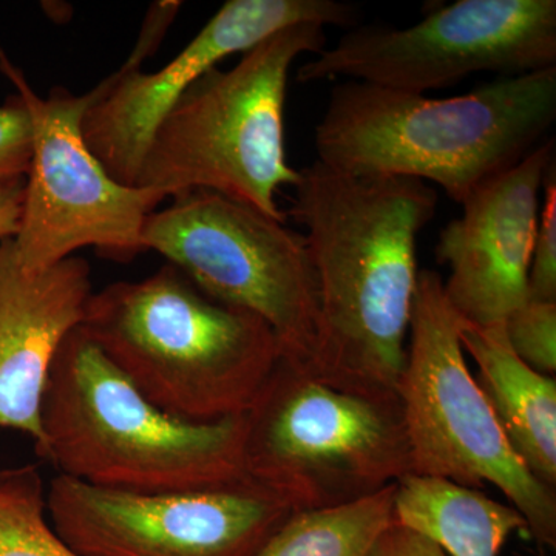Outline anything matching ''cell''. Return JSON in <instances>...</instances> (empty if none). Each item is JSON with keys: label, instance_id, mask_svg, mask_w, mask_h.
Here are the masks:
<instances>
[{"label": "cell", "instance_id": "cell-1", "mask_svg": "<svg viewBox=\"0 0 556 556\" xmlns=\"http://www.w3.org/2000/svg\"><path fill=\"white\" fill-rule=\"evenodd\" d=\"M289 217L305 228L318 321L309 362L336 386L399 396L407 364L420 230L438 193L399 177H351L314 161L299 170Z\"/></svg>", "mask_w": 556, "mask_h": 556}, {"label": "cell", "instance_id": "cell-2", "mask_svg": "<svg viewBox=\"0 0 556 556\" xmlns=\"http://www.w3.org/2000/svg\"><path fill=\"white\" fill-rule=\"evenodd\" d=\"M555 119L556 67L445 100L346 79L332 87L314 148L329 169L434 182L463 204L541 144Z\"/></svg>", "mask_w": 556, "mask_h": 556}, {"label": "cell", "instance_id": "cell-3", "mask_svg": "<svg viewBox=\"0 0 556 556\" xmlns=\"http://www.w3.org/2000/svg\"><path fill=\"white\" fill-rule=\"evenodd\" d=\"M80 329L142 396L192 422L244 415L281 356L263 318L170 263L93 292Z\"/></svg>", "mask_w": 556, "mask_h": 556}, {"label": "cell", "instance_id": "cell-4", "mask_svg": "<svg viewBox=\"0 0 556 556\" xmlns=\"http://www.w3.org/2000/svg\"><path fill=\"white\" fill-rule=\"evenodd\" d=\"M40 420L43 447L38 456L86 484L181 493L248 478L244 415L192 422L163 412L80 327L54 357Z\"/></svg>", "mask_w": 556, "mask_h": 556}, {"label": "cell", "instance_id": "cell-5", "mask_svg": "<svg viewBox=\"0 0 556 556\" xmlns=\"http://www.w3.org/2000/svg\"><path fill=\"white\" fill-rule=\"evenodd\" d=\"M325 49V27L294 25L244 51L228 72L201 76L156 127L138 188L169 199L206 190L287 222L276 195L299 181L285 150L289 72L300 54Z\"/></svg>", "mask_w": 556, "mask_h": 556}, {"label": "cell", "instance_id": "cell-6", "mask_svg": "<svg viewBox=\"0 0 556 556\" xmlns=\"http://www.w3.org/2000/svg\"><path fill=\"white\" fill-rule=\"evenodd\" d=\"M244 473L295 511L345 506L412 473L399 396L336 386L280 356L244 413Z\"/></svg>", "mask_w": 556, "mask_h": 556}, {"label": "cell", "instance_id": "cell-7", "mask_svg": "<svg viewBox=\"0 0 556 556\" xmlns=\"http://www.w3.org/2000/svg\"><path fill=\"white\" fill-rule=\"evenodd\" d=\"M460 317L434 270L417 278L407 364L399 383L412 473L497 486L541 546L556 544V492L533 477L497 422L459 338Z\"/></svg>", "mask_w": 556, "mask_h": 556}, {"label": "cell", "instance_id": "cell-8", "mask_svg": "<svg viewBox=\"0 0 556 556\" xmlns=\"http://www.w3.org/2000/svg\"><path fill=\"white\" fill-rule=\"evenodd\" d=\"M170 200L146 223V251L166 257L211 298L263 318L281 356L313 361L318 291L305 236L206 190Z\"/></svg>", "mask_w": 556, "mask_h": 556}, {"label": "cell", "instance_id": "cell-9", "mask_svg": "<svg viewBox=\"0 0 556 556\" xmlns=\"http://www.w3.org/2000/svg\"><path fill=\"white\" fill-rule=\"evenodd\" d=\"M0 70L24 101L33 126L20 228L11 239L21 266L46 269L90 247L123 263L146 252V223L169 197L116 181L94 159L83 135L93 90L75 94L56 87L40 98L3 51Z\"/></svg>", "mask_w": 556, "mask_h": 556}, {"label": "cell", "instance_id": "cell-10", "mask_svg": "<svg viewBox=\"0 0 556 556\" xmlns=\"http://www.w3.org/2000/svg\"><path fill=\"white\" fill-rule=\"evenodd\" d=\"M556 67L555 0H459L407 28L345 33L298 72L302 84L345 78L426 94L475 73Z\"/></svg>", "mask_w": 556, "mask_h": 556}, {"label": "cell", "instance_id": "cell-11", "mask_svg": "<svg viewBox=\"0 0 556 556\" xmlns=\"http://www.w3.org/2000/svg\"><path fill=\"white\" fill-rule=\"evenodd\" d=\"M294 511L249 478L137 493L58 475L47 490L51 527L80 556H254Z\"/></svg>", "mask_w": 556, "mask_h": 556}, {"label": "cell", "instance_id": "cell-12", "mask_svg": "<svg viewBox=\"0 0 556 556\" xmlns=\"http://www.w3.org/2000/svg\"><path fill=\"white\" fill-rule=\"evenodd\" d=\"M356 9L338 0H229L159 72L118 70L93 89L83 119L87 148L110 177L137 186L156 127L182 93L219 61L254 49L288 27H351Z\"/></svg>", "mask_w": 556, "mask_h": 556}, {"label": "cell", "instance_id": "cell-13", "mask_svg": "<svg viewBox=\"0 0 556 556\" xmlns=\"http://www.w3.org/2000/svg\"><path fill=\"white\" fill-rule=\"evenodd\" d=\"M554 155V139H544L475 189L460 204L463 215L439 233L437 260L450 269L444 294L467 324L503 325L529 300L541 190Z\"/></svg>", "mask_w": 556, "mask_h": 556}, {"label": "cell", "instance_id": "cell-14", "mask_svg": "<svg viewBox=\"0 0 556 556\" xmlns=\"http://www.w3.org/2000/svg\"><path fill=\"white\" fill-rule=\"evenodd\" d=\"M90 266L73 255L46 269H25L13 240L0 241V430L43 447V393L65 338L83 324L93 294Z\"/></svg>", "mask_w": 556, "mask_h": 556}, {"label": "cell", "instance_id": "cell-15", "mask_svg": "<svg viewBox=\"0 0 556 556\" xmlns=\"http://www.w3.org/2000/svg\"><path fill=\"white\" fill-rule=\"evenodd\" d=\"M460 345L477 362L481 388L511 448L543 484L556 489V380L514 353L503 325L460 318Z\"/></svg>", "mask_w": 556, "mask_h": 556}, {"label": "cell", "instance_id": "cell-16", "mask_svg": "<svg viewBox=\"0 0 556 556\" xmlns=\"http://www.w3.org/2000/svg\"><path fill=\"white\" fill-rule=\"evenodd\" d=\"M393 522L447 556H497L511 533L527 532L526 519L510 504L448 479L415 473L396 482Z\"/></svg>", "mask_w": 556, "mask_h": 556}, {"label": "cell", "instance_id": "cell-17", "mask_svg": "<svg viewBox=\"0 0 556 556\" xmlns=\"http://www.w3.org/2000/svg\"><path fill=\"white\" fill-rule=\"evenodd\" d=\"M394 489L345 506L294 511L254 556H369L393 522Z\"/></svg>", "mask_w": 556, "mask_h": 556}, {"label": "cell", "instance_id": "cell-18", "mask_svg": "<svg viewBox=\"0 0 556 556\" xmlns=\"http://www.w3.org/2000/svg\"><path fill=\"white\" fill-rule=\"evenodd\" d=\"M0 556H80L50 525L36 466L0 470Z\"/></svg>", "mask_w": 556, "mask_h": 556}, {"label": "cell", "instance_id": "cell-19", "mask_svg": "<svg viewBox=\"0 0 556 556\" xmlns=\"http://www.w3.org/2000/svg\"><path fill=\"white\" fill-rule=\"evenodd\" d=\"M504 329L508 345L526 365L554 378L556 371V302L527 300L515 309Z\"/></svg>", "mask_w": 556, "mask_h": 556}, {"label": "cell", "instance_id": "cell-20", "mask_svg": "<svg viewBox=\"0 0 556 556\" xmlns=\"http://www.w3.org/2000/svg\"><path fill=\"white\" fill-rule=\"evenodd\" d=\"M544 200L529 270V299L556 302V175L555 163L544 178Z\"/></svg>", "mask_w": 556, "mask_h": 556}, {"label": "cell", "instance_id": "cell-21", "mask_svg": "<svg viewBox=\"0 0 556 556\" xmlns=\"http://www.w3.org/2000/svg\"><path fill=\"white\" fill-rule=\"evenodd\" d=\"M33 126L20 94L0 105V192L24 181L30 167Z\"/></svg>", "mask_w": 556, "mask_h": 556}, {"label": "cell", "instance_id": "cell-22", "mask_svg": "<svg viewBox=\"0 0 556 556\" xmlns=\"http://www.w3.org/2000/svg\"><path fill=\"white\" fill-rule=\"evenodd\" d=\"M179 7H181V2H155L150 7L137 46L121 70H126V72L139 70L142 62L159 49L161 39L164 38L167 28L177 16Z\"/></svg>", "mask_w": 556, "mask_h": 556}, {"label": "cell", "instance_id": "cell-23", "mask_svg": "<svg viewBox=\"0 0 556 556\" xmlns=\"http://www.w3.org/2000/svg\"><path fill=\"white\" fill-rule=\"evenodd\" d=\"M369 556H447L427 538L391 522Z\"/></svg>", "mask_w": 556, "mask_h": 556}, {"label": "cell", "instance_id": "cell-24", "mask_svg": "<svg viewBox=\"0 0 556 556\" xmlns=\"http://www.w3.org/2000/svg\"><path fill=\"white\" fill-rule=\"evenodd\" d=\"M24 181L0 192V241L13 239L20 228Z\"/></svg>", "mask_w": 556, "mask_h": 556}]
</instances>
